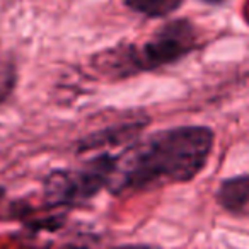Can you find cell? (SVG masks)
<instances>
[{
	"instance_id": "cell-1",
	"label": "cell",
	"mask_w": 249,
	"mask_h": 249,
	"mask_svg": "<svg viewBox=\"0 0 249 249\" xmlns=\"http://www.w3.org/2000/svg\"><path fill=\"white\" fill-rule=\"evenodd\" d=\"M213 143V130L203 124H181L150 133L120 154L107 190L126 195L188 183L205 169Z\"/></svg>"
},
{
	"instance_id": "cell-2",
	"label": "cell",
	"mask_w": 249,
	"mask_h": 249,
	"mask_svg": "<svg viewBox=\"0 0 249 249\" xmlns=\"http://www.w3.org/2000/svg\"><path fill=\"white\" fill-rule=\"evenodd\" d=\"M198 46V33L188 19H174L160 26L143 45L118 43L92 56V65L106 79L120 80L154 72L181 62Z\"/></svg>"
},
{
	"instance_id": "cell-3",
	"label": "cell",
	"mask_w": 249,
	"mask_h": 249,
	"mask_svg": "<svg viewBox=\"0 0 249 249\" xmlns=\"http://www.w3.org/2000/svg\"><path fill=\"white\" fill-rule=\"evenodd\" d=\"M111 152L94 154L75 169H53L43 179V203L55 212H65L87 203L107 188L118 164Z\"/></svg>"
},
{
	"instance_id": "cell-4",
	"label": "cell",
	"mask_w": 249,
	"mask_h": 249,
	"mask_svg": "<svg viewBox=\"0 0 249 249\" xmlns=\"http://www.w3.org/2000/svg\"><path fill=\"white\" fill-rule=\"evenodd\" d=\"M149 124L147 118L142 120H128L123 123H114L109 126L97 130L94 133H89L87 137H84L82 140H79L77 143V154H103L109 152V149H123L126 150L128 147H132L133 143H137L140 140V133L145 130V126Z\"/></svg>"
},
{
	"instance_id": "cell-5",
	"label": "cell",
	"mask_w": 249,
	"mask_h": 249,
	"mask_svg": "<svg viewBox=\"0 0 249 249\" xmlns=\"http://www.w3.org/2000/svg\"><path fill=\"white\" fill-rule=\"evenodd\" d=\"M217 203L231 213H241L249 205V174L227 178L220 183L217 193Z\"/></svg>"
},
{
	"instance_id": "cell-6",
	"label": "cell",
	"mask_w": 249,
	"mask_h": 249,
	"mask_svg": "<svg viewBox=\"0 0 249 249\" xmlns=\"http://www.w3.org/2000/svg\"><path fill=\"white\" fill-rule=\"evenodd\" d=\"M123 4L135 14L159 19L176 12L184 4V0H123Z\"/></svg>"
},
{
	"instance_id": "cell-7",
	"label": "cell",
	"mask_w": 249,
	"mask_h": 249,
	"mask_svg": "<svg viewBox=\"0 0 249 249\" xmlns=\"http://www.w3.org/2000/svg\"><path fill=\"white\" fill-rule=\"evenodd\" d=\"M18 86V67L12 56L0 58V104H4Z\"/></svg>"
},
{
	"instance_id": "cell-8",
	"label": "cell",
	"mask_w": 249,
	"mask_h": 249,
	"mask_svg": "<svg viewBox=\"0 0 249 249\" xmlns=\"http://www.w3.org/2000/svg\"><path fill=\"white\" fill-rule=\"evenodd\" d=\"M121 249H149L147 246H124V248Z\"/></svg>"
},
{
	"instance_id": "cell-9",
	"label": "cell",
	"mask_w": 249,
	"mask_h": 249,
	"mask_svg": "<svg viewBox=\"0 0 249 249\" xmlns=\"http://www.w3.org/2000/svg\"><path fill=\"white\" fill-rule=\"evenodd\" d=\"M4 198H5V188H4V186H0V205H2Z\"/></svg>"
},
{
	"instance_id": "cell-10",
	"label": "cell",
	"mask_w": 249,
	"mask_h": 249,
	"mask_svg": "<svg viewBox=\"0 0 249 249\" xmlns=\"http://www.w3.org/2000/svg\"><path fill=\"white\" fill-rule=\"evenodd\" d=\"M205 2H207V4H222L224 0H205Z\"/></svg>"
}]
</instances>
